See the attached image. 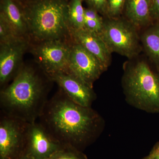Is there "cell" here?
I'll return each mask as SVG.
<instances>
[{
  "mask_svg": "<svg viewBox=\"0 0 159 159\" xmlns=\"http://www.w3.org/2000/svg\"><path fill=\"white\" fill-rule=\"evenodd\" d=\"M39 119L61 145L82 151L97 140L105 127V121L97 111L75 103L61 89L49 99Z\"/></svg>",
  "mask_w": 159,
  "mask_h": 159,
  "instance_id": "6da1fadb",
  "label": "cell"
},
{
  "mask_svg": "<svg viewBox=\"0 0 159 159\" xmlns=\"http://www.w3.org/2000/svg\"><path fill=\"white\" fill-rule=\"evenodd\" d=\"M45 80L34 68L22 66L0 93L1 112L27 123L36 122L48 99Z\"/></svg>",
  "mask_w": 159,
  "mask_h": 159,
  "instance_id": "7a4b0ae2",
  "label": "cell"
},
{
  "mask_svg": "<svg viewBox=\"0 0 159 159\" xmlns=\"http://www.w3.org/2000/svg\"><path fill=\"white\" fill-rule=\"evenodd\" d=\"M121 85L129 105L148 113H159V71L144 54L124 63Z\"/></svg>",
  "mask_w": 159,
  "mask_h": 159,
  "instance_id": "3957f363",
  "label": "cell"
},
{
  "mask_svg": "<svg viewBox=\"0 0 159 159\" xmlns=\"http://www.w3.org/2000/svg\"><path fill=\"white\" fill-rule=\"evenodd\" d=\"M66 0H34L24 11L29 33L40 42L62 39L70 32Z\"/></svg>",
  "mask_w": 159,
  "mask_h": 159,
  "instance_id": "277c9868",
  "label": "cell"
},
{
  "mask_svg": "<svg viewBox=\"0 0 159 159\" xmlns=\"http://www.w3.org/2000/svg\"><path fill=\"white\" fill-rule=\"evenodd\" d=\"M140 30L122 16L104 17L102 31L99 34L111 53H116L127 59L142 52Z\"/></svg>",
  "mask_w": 159,
  "mask_h": 159,
  "instance_id": "5b68a950",
  "label": "cell"
},
{
  "mask_svg": "<svg viewBox=\"0 0 159 159\" xmlns=\"http://www.w3.org/2000/svg\"><path fill=\"white\" fill-rule=\"evenodd\" d=\"M29 125L1 112L0 159H18L25 152Z\"/></svg>",
  "mask_w": 159,
  "mask_h": 159,
  "instance_id": "8992f818",
  "label": "cell"
},
{
  "mask_svg": "<svg viewBox=\"0 0 159 159\" xmlns=\"http://www.w3.org/2000/svg\"><path fill=\"white\" fill-rule=\"evenodd\" d=\"M70 50L71 45L62 39H54L40 42L32 52L42 70L50 77L69 72Z\"/></svg>",
  "mask_w": 159,
  "mask_h": 159,
  "instance_id": "52a82bcc",
  "label": "cell"
},
{
  "mask_svg": "<svg viewBox=\"0 0 159 159\" xmlns=\"http://www.w3.org/2000/svg\"><path fill=\"white\" fill-rule=\"evenodd\" d=\"M107 69L98 58L75 42L71 45L69 72L93 87Z\"/></svg>",
  "mask_w": 159,
  "mask_h": 159,
  "instance_id": "ba28073f",
  "label": "cell"
},
{
  "mask_svg": "<svg viewBox=\"0 0 159 159\" xmlns=\"http://www.w3.org/2000/svg\"><path fill=\"white\" fill-rule=\"evenodd\" d=\"M40 123H29L26 151L35 159H48L62 146Z\"/></svg>",
  "mask_w": 159,
  "mask_h": 159,
  "instance_id": "9c48e42d",
  "label": "cell"
},
{
  "mask_svg": "<svg viewBox=\"0 0 159 159\" xmlns=\"http://www.w3.org/2000/svg\"><path fill=\"white\" fill-rule=\"evenodd\" d=\"M50 78L59 86L71 100L80 105L91 107L97 98L93 87L70 72L57 73Z\"/></svg>",
  "mask_w": 159,
  "mask_h": 159,
  "instance_id": "30bf717a",
  "label": "cell"
},
{
  "mask_svg": "<svg viewBox=\"0 0 159 159\" xmlns=\"http://www.w3.org/2000/svg\"><path fill=\"white\" fill-rule=\"evenodd\" d=\"M28 47L25 38L6 43L1 44L0 50V84L5 85L13 79L20 69L24 53Z\"/></svg>",
  "mask_w": 159,
  "mask_h": 159,
  "instance_id": "8fae6325",
  "label": "cell"
},
{
  "mask_svg": "<svg viewBox=\"0 0 159 159\" xmlns=\"http://www.w3.org/2000/svg\"><path fill=\"white\" fill-rule=\"evenodd\" d=\"M74 42L79 44L96 56L108 69L112 61V53L99 34L85 29L70 30Z\"/></svg>",
  "mask_w": 159,
  "mask_h": 159,
  "instance_id": "7c38bea8",
  "label": "cell"
},
{
  "mask_svg": "<svg viewBox=\"0 0 159 159\" xmlns=\"http://www.w3.org/2000/svg\"><path fill=\"white\" fill-rule=\"evenodd\" d=\"M152 0H126L122 16L139 30L150 25L152 21Z\"/></svg>",
  "mask_w": 159,
  "mask_h": 159,
  "instance_id": "4fadbf2b",
  "label": "cell"
},
{
  "mask_svg": "<svg viewBox=\"0 0 159 159\" xmlns=\"http://www.w3.org/2000/svg\"><path fill=\"white\" fill-rule=\"evenodd\" d=\"M139 33L143 54L159 71V23H151Z\"/></svg>",
  "mask_w": 159,
  "mask_h": 159,
  "instance_id": "5bb4252c",
  "label": "cell"
},
{
  "mask_svg": "<svg viewBox=\"0 0 159 159\" xmlns=\"http://www.w3.org/2000/svg\"><path fill=\"white\" fill-rule=\"evenodd\" d=\"M0 16L6 20L19 37L25 38L29 33L24 11L14 0H1Z\"/></svg>",
  "mask_w": 159,
  "mask_h": 159,
  "instance_id": "9a60e30c",
  "label": "cell"
},
{
  "mask_svg": "<svg viewBox=\"0 0 159 159\" xmlns=\"http://www.w3.org/2000/svg\"><path fill=\"white\" fill-rule=\"evenodd\" d=\"M83 0H71L69 4L68 20L70 30L84 29V8Z\"/></svg>",
  "mask_w": 159,
  "mask_h": 159,
  "instance_id": "2e32d148",
  "label": "cell"
},
{
  "mask_svg": "<svg viewBox=\"0 0 159 159\" xmlns=\"http://www.w3.org/2000/svg\"><path fill=\"white\" fill-rule=\"evenodd\" d=\"M104 17L91 7L84 9V29L99 34L102 31Z\"/></svg>",
  "mask_w": 159,
  "mask_h": 159,
  "instance_id": "e0dca14e",
  "label": "cell"
},
{
  "mask_svg": "<svg viewBox=\"0 0 159 159\" xmlns=\"http://www.w3.org/2000/svg\"><path fill=\"white\" fill-rule=\"evenodd\" d=\"M48 159H88L82 151L69 145H63Z\"/></svg>",
  "mask_w": 159,
  "mask_h": 159,
  "instance_id": "ac0fdd59",
  "label": "cell"
},
{
  "mask_svg": "<svg viewBox=\"0 0 159 159\" xmlns=\"http://www.w3.org/2000/svg\"><path fill=\"white\" fill-rule=\"evenodd\" d=\"M22 38L16 34L14 30L6 20L0 16V42L1 44L6 43Z\"/></svg>",
  "mask_w": 159,
  "mask_h": 159,
  "instance_id": "d6986e66",
  "label": "cell"
},
{
  "mask_svg": "<svg viewBox=\"0 0 159 159\" xmlns=\"http://www.w3.org/2000/svg\"><path fill=\"white\" fill-rule=\"evenodd\" d=\"M126 0H107L106 16L118 18L122 16Z\"/></svg>",
  "mask_w": 159,
  "mask_h": 159,
  "instance_id": "ffe728a7",
  "label": "cell"
},
{
  "mask_svg": "<svg viewBox=\"0 0 159 159\" xmlns=\"http://www.w3.org/2000/svg\"><path fill=\"white\" fill-rule=\"evenodd\" d=\"M89 7L93 8L105 17L106 16L107 0H85Z\"/></svg>",
  "mask_w": 159,
  "mask_h": 159,
  "instance_id": "44dd1931",
  "label": "cell"
},
{
  "mask_svg": "<svg viewBox=\"0 0 159 159\" xmlns=\"http://www.w3.org/2000/svg\"><path fill=\"white\" fill-rule=\"evenodd\" d=\"M151 17L152 23H159V0H152Z\"/></svg>",
  "mask_w": 159,
  "mask_h": 159,
  "instance_id": "7402d4cb",
  "label": "cell"
},
{
  "mask_svg": "<svg viewBox=\"0 0 159 159\" xmlns=\"http://www.w3.org/2000/svg\"><path fill=\"white\" fill-rule=\"evenodd\" d=\"M159 154V142H157L152 148V150L151 151L149 155L154 156Z\"/></svg>",
  "mask_w": 159,
  "mask_h": 159,
  "instance_id": "603a6c76",
  "label": "cell"
},
{
  "mask_svg": "<svg viewBox=\"0 0 159 159\" xmlns=\"http://www.w3.org/2000/svg\"><path fill=\"white\" fill-rule=\"evenodd\" d=\"M18 159H35L30 154L25 152V153L22 156L20 157Z\"/></svg>",
  "mask_w": 159,
  "mask_h": 159,
  "instance_id": "cb8c5ba5",
  "label": "cell"
},
{
  "mask_svg": "<svg viewBox=\"0 0 159 159\" xmlns=\"http://www.w3.org/2000/svg\"><path fill=\"white\" fill-rule=\"evenodd\" d=\"M150 156L152 157L153 159H159V154L155 155Z\"/></svg>",
  "mask_w": 159,
  "mask_h": 159,
  "instance_id": "d4e9b609",
  "label": "cell"
},
{
  "mask_svg": "<svg viewBox=\"0 0 159 159\" xmlns=\"http://www.w3.org/2000/svg\"><path fill=\"white\" fill-rule=\"evenodd\" d=\"M142 159H153L152 157H151L150 155H148V156L145 157V158Z\"/></svg>",
  "mask_w": 159,
  "mask_h": 159,
  "instance_id": "484cf974",
  "label": "cell"
}]
</instances>
